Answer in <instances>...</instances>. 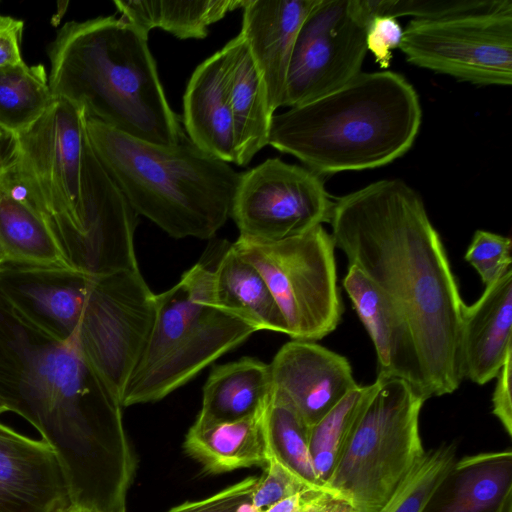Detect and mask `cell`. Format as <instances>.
Returning a JSON list of instances; mask_svg holds the SVG:
<instances>
[{
	"instance_id": "6da1fadb",
	"label": "cell",
	"mask_w": 512,
	"mask_h": 512,
	"mask_svg": "<svg viewBox=\"0 0 512 512\" xmlns=\"http://www.w3.org/2000/svg\"><path fill=\"white\" fill-rule=\"evenodd\" d=\"M0 400L54 450L70 503L126 511L137 463L122 405L72 337L47 338L0 306Z\"/></svg>"
},
{
	"instance_id": "7a4b0ae2",
	"label": "cell",
	"mask_w": 512,
	"mask_h": 512,
	"mask_svg": "<svg viewBox=\"0 0 512 512\" xmlns=\"http://www.w3.org/2000/svg\"><path fill=\"white\" fill-rule=\"evenodd\" d=\"M335 247L404 313L431 395L464 380L461 321L465 305L441 237L419 194L399 179L380 180L334 202Z\"/></svg>"
},
{
	"instance_id": "3957f363",
	"label": "cell",
	"mask_w": 512,
	"mask_h": 512,
	"mask_svg": "<svg viewBox=\"0 0 512 512\" xmlns=\"http://www.w3.org/2000/svg\"><path fill=\"white\" fill-rule=\"evenodd\" d=\"M48 56L52 96L77 104L86 118L161 146L186 136L160 83L148 34L123 17L66 22Z\"/></svg>"
},
{
	"instance_id": "277c9868",
	"label": "cell",
	"mask_w": 512,
	"mask_h": 512,
	"mask_svg": "<svg viewBox=\"0 0 512 512\" xmlns=\"http://www.w3.org/2000/svg\"><path fill=\"white\" fill-rule=\"evenodd\" d=\"M421 119L418 94L403 75L360 72L336 91L273 115L268 145L319 176L373 169L411 148Z\"/></svg>"
},
{
	"instance_id": "5b68a950",
	"label": "cell",
	"mask_w": 512,
	"mask_h": 512,
	"mask_svg": "<svg viewBox=\"0 0 512 512\" xmlns=\"http://www.w3.org/2000/svg\"><path fill=\"white\" fill-rule=\"evenodd\" d=\"M85 128L95 156L132 209L169 236L209 239L231 215L240 173L187 136L161 146L86 117Z\"/></svg>"
},
{
	"instance_id": "8992f818",
	"label": "cell",
	"mask_w": 512,
	"mask_h": 512,
	"mask_svg": "<svg viewBox=\"0 0 512 512\" xmlns=\"http://www.w3.org/2000/svg\"><path fill=\"white\" fill-rule=\"evenodd\" d=\"M155 300L154 322L122 407L163 399L256 332L216 305L213 271L202 263Z\"/></svg>"
},
{
	"instance_id": "52a82bcc",
	"label": "cell",
	"mask_w": 512,
	"mask_h": 512,
	"mask_svg": "<svg viewBox=\"0 0 512 512\" xmlns=\"http://www.w3.org/2000/svg\"><path fill=\"white\" fill-rule=\"evenodd\" d=\"M85 114L77 104L55 98L28 129L11 138L0 167L24 190L74 266L108 273L87 225L82 191Z\"/></svg>"
},
{
	"instance_id": "ba28073f",
	"label": "cell",
	"mask_w": 512,
	"mask_h": 512,
	"mask_svg": "<svg viewBox=\"0 0 512 512\" xmlns=\"http://www.w3.org/2000/svg\"><path fill=\"white\" fill-rule=\"evenodd\" d=\"M377 379L379 387L326 484L356 512H379L425 453L419 433L425 400L404 380Z\"/></svg>"
},
{
	"instance_id": "9c48e42d",
	"label": "cell",
	"mask_w": 512,
	"mask_h": 512,
	"mask_svg": "<svg viewBox=\"0 0 512 512\" xmlns=\"http://www.w3.org/2000/svg\"><path fill=\"white\" fill-rule=\"evenodd\" d=\"M234 249L263 276L293 340H320L338 326L343 305L335 244L319 225L270 242L240 237Z\"/></svg>"
},
{
	"instance_id": "30bf717a",
	"label": "cell",
	"mask_w": 512,
	"mask_h": 512,
	"mask_svg": "<svg viewBox=\"0 0 512 512\" xmlns=\"http://www.w3.org/2000/svg\"><path fill=\"white\" fill-rule=\"evenodd\" d=\"M155 308V294L139 269L87 276L85 301L72 338L119 400L147 343Z\"/></svg>"
},
{
	"instance_id": "8fae6325",
	"label": "cell",
	"mask_w": 512,
	"mask_h": 512,
	"mask_svg": "<svg viewBox=\"0 0 512 512\" xmlns=\"http://www.w3.org/2000/svg\"><path fill=\"white\" fill-rule=\"evenodd\" d=\"M399 48L418 67L477 85L509 86L512 2L441 19H413Z\"/></svg>"
},
{
	"instance_id": "7c38bea8",
	"label": "cell",
	"mask_w": 512,
	"mask_h": 512,
	"mask_svg": "<svg viewBox=\"0 0 512 512\" xmlns=\"http://www.w3.org/2000/svg\"><path fill=\"white\" fill-rule=\"evenodd\" d=\"M373 17L369 0H318L295 39L283 106L306 104L355 78L367 53Z\"/></svg>"
},
{
	"instance_id": "4fadbf2b",
	"label": "cell",
	"mask_w": 512,
	"mask_h": 512,
	"mask_svg": "<svg viewBox=\"0 0 512 512\" xmlns=\"http://www.w3.org/2000/svg\"><path fill=\"white\" fill-rule=\"evenodd\" d=\"M333 205L319 175L268 158L240 173L230 216L240 237L270 242L329 223Z\"/></svg>"
},
{
	"instance_id": "5bb4252c",
	"label": "cell",
	"mask_w": 512,
	"mask_h": 512,
	"mask_svg": "<svg viewBox=\"0 0 512 512\" xmlns=\"http://www.w3.org/2000/svg\"><path fill=\"white\" fill-rule=\"evenodd\" d=\"M273 391L312 427L357 388L345 356L316 342L291 340L269 364Z\"/></svg>"
},
{
	"instance_id": "9a60e30c",
	"label": "cell",
	"mask_w": 512,
	"mask_h": 512,
	"mask_svg": "<svg viewBox=\"0 0 512 512\" xmlns=\"http://www.w3.org/2000/svg\"><path fill=\"white\" fill-rule=\"evenodd\" d=\"M343 286L373 342L377 376L404 380L425 401L431 398L419 348L404 313L356 266L348 265Z\"/></svg>"
},
{
	"instance_id": "2e32d148",
	"label": "cell",
	"mask_w": 512,
	"mask_h": 512,
	"mask_svg": "<svg viewBox=\"0 0 512 512\" xmlns=\"http://www.w3.org/2000/svg\"><path fill=\"white\" fill-rule=\"evenodd\" d=\"M69 503L51 446L0 422V512H54Z\"/></svg>"
},
{
	"instance_id": "e0dca14e",
	"label": "cell",
	"mask_w": 512,
	"mask_h": 512,
	"mask_svg": "<svg viewBox=\"0 0 512 512\" xmlns=\"http://www.w3.org/2000/svg\"><path fill=\"white\" fill-rule=\"evenodd\" d=\"M318 0H244L240 35L274 113L283 107L288 67L299 28Z\"/></svg>"
},
{
	"instance_id": "ac0fdd59",
	"label": "cell",
	"mask_w": 512,
	"mask_h": 512,
	"mask_svg": "<svg viewBox=\"0 0 512 512\" xmlns=\"http://www.w3.org/2000/svg\"><path fill=\"white\" fill-rule=\"evenodd\" d=\"M512 270L485 287L472 305H464L461 357L464 378L483 385L496 378L512 351Z\"/></svg>"
},
{
	"instance_id": "d6986e66",
	"label": "cell",
	"mask_w": 512,
	"mask_h": 512,
	"mask_svg": "<svg viewBox=\"0 0 512 512\" xmlns=\"http://www.w3.org/2000/svg\"><path fill=\"white\" fill-rule=\"evenodd\" d=\"M183 123L189 140L204 152L235 163L236 148L224 48L193 72L183 99Z\"/></svg>"
},
{
	"instance_id": "ffe728a7",
	"label": "cell",
	"mask_w": 512,
	"mask_h": 512,
	"mask_svg": "<svg viewBox=\"0 0 512 512\" xmlns=\"http://www.w3.org/2000/svg\"><path fill=\"white\" fill-rule=\"evenodd\" d=\"M421 512H512V451L456 460Z\"/></svg>"
},
{
	"instance_id": "44dd1931",
	"label": "cell",
	"mask_w": 512,
	"mask_h": 512,
	"mask_svg": "<svg viewBox=\"0 0 512 512\" xmlns=\"http://www.w3.org/2000/svg\"><path fill=\"white\" fill-rule=\"evenodd\" d=\"M0 250L5 264L29 269L84 273L70 261L22 187L1 167Z\"/></svg>"
},
{
	"instance_id": "7402d4cb",
	"label": "cell",
	"mask_w": 512,
	"mask_h": 512,
	"mask_svg": "<svg viewBox=\"0 0 512 512\" xmlns=\"http://www.w3.org/2000/svg\"><path fill=\"white\" fill-rule=\"evenodd\" d=\"M223 48L228 59L235 164L245 166L268 145L274 113L269 107L264 84L241 35L230 40Z\"/></svg>"
},
{
	"instance_id": "603a6c76",
	"label": "cell",
	"mask_w": 512,
	"mask_h": 512,
	"mask_svg": "<svg viewBox=\"0 0 512 512\" xmlns=\"http://www.w3.org/2000/svg\"><path fill=\"white\" fill-rule=\"evenodd\" d=\"M263 412L226 422L196 419L186 434L184 450L210 474L254 466L264 468L268 462V451Z\"/></svg>"
},
{
	"instance_id": "cb8c5ba5",
	"label": "cell",
	"mask_w": 512,
	"mask_h": 512,
	"mask_svg": "<svg viewBox=\"0 0 512 512\" xmlns=\"http://www.w3.org/2000/svg\"><path fill=\"white\" fill-rule=\"evenodd\" d=\"M272 390L270 366L258 359L243 357L215 366L203 387L197 420L226 422L257 415Z\"/></svg>"
},
{
	"instance_id": "d4e9b609",
	"label": "cell",
	"mask_w": 512,
	"mask_h": 512,
	"mask_svg": "<svg viewBox=\"0 0 512 512\" xmlns=\"http://www.w3.org/2000/svg\"><path fill=\"white\" fill-rule=\"evenodd\" d=\"M212 271L218 307L256 331L286 334L284 320L263 276L232 244Z\"/></svg>"
},
{
	"instance_id": "484cf974",
	"label": "cell",
	"mask_w": 512,
	"mask_h": 512,
	"mask_svg": "<svg viewBox=\"0 0 512 512\" xmlns=\"http://www.w3.org/2000/svg\"><path fill=\"white\" fill-rule=\"evenodd\" d=\"M121 17L149 34L161 28L179 39H203L208 27L244 0H116Z\"/></svg>"
},
{
	"instance_id": "4316f807",
	"label": "cell",
	"mask_w": 512,
	"mask_h": 512,
	"mask_svg": "<svg viewBox=\"0 0 512 512\" xmlns=\"http://www.w3.org/2000/svg\"><path fill=\"white\" fill-rule=\"evenodd\" d=\"M54 97L42 64L0 68V132L10 139L34 124Z\"/></svg>"
},
{
	"instance_id": "83f0119b",
	"label": "cell",
	"mask_w": 512,
	"mask_h": 512,
	"mask_svg": "<svg viewBox=\"0 0 512 512\" xmlns=\"http://www.w3.org/2000/svg\"><path fill=\"white\" fill-rule=\"evenodd\" d=\"M378 387L377 378L369 385H359L310 428L309 452L316 477L322 485L327 486L361 414Z\"/></svg>"
},
{
	"instance_id": "f1b7e54d",
	"label": "cell",
	"mask_w": 512,
	"mask_h": 512,
	"mask_svg": "<svg viewBox=\"0 0 512 512\" xmlns=\"http://www.w3.org/2000/svg\"><path fill=\"white\" fill-rule=\"evenodd\" d=\"M310 426L281 395H272L263 412L268 458H273L307 482L322 485L309 452Z\"/></svg>"
},
{
	"instance_id": "f546056e",
	"label": "cell",
	"mask_w": 512,
	"mask_h": 512,
	"mask_svg": "<svg viewBox=\"0 0 512 512\" xmlns=\"http://www.w3.org/2000/svg\"><path fill=\"white\" fill-rule=\"evenodd\" d=\"M456 454L455 442L425 451L379 512H421L435 487L457 460Z\"/></svg>"
},
{
	"instance_id": "4dcf8cb0",
	"label": "cell",
	"mask_w": 512,
	"mask_h": 512,
	"mask_svg": "<svg viewBox=\"0 0 512 512\" xmlns=\"http://www.w3.org/2000/svg\"><path fill=\"white\" fill-rule=\"evenodd\" d=\"M501 0H369L374 16H412L416 20H434L490 10Z\"/></svg>"
},
{
	"instance_id": "1f68e13d",
	"label": "cell",
	"mask_w": 512,
	"mask_h": 512,
	"mask_svg": "<svg viewBox=\"0 0 512 512\" xmlns=\"http://www.w3.org/2000/svg\"><path fill=\"white\" fill-rule=\"evenodd\" d=\"M511 247L509 237L476 230L464 259L477 271L486 287L510 269Z\"/></svg>"
},
{
	"instance_id": "d6a6232c",
	"label": "cell",
	"mask_w": 512,
	"mask_h": 512,
	"mask_svg": "<svg viewBox=\"0 0 512 512\" xmlns=\"http://www.w3.org/2000/svg\"><path fill=\"white\" fill-rule=\"evenodd\" d=\"M329 488L311 484L273 458H268L264 473L253 488L251 504L255 512H263L275 503L310 489Z\"/></svg>"
},
{
	"instance_id": "836d02e7",
	"label": "cell",
	"mask_w": 512,
	"mask_h": 512,
	"mask_svg": "<svg viewBox=\"0 0 512 512\" xmlns=\"http://www.w3.org/2000/svg\"><path fill=\"white\" fill-rule=\"evenodd\" d=\"M257 479L255 476L247 477L212 496L182 503L167 512H255L251 496Z\"/></svg>"
},
{
	"instance_id": "e575fe53",
	"label": "cell",
	"mask_w": 512,
	"mask_h": 512,
	"mask_svg": "<svg viewBox=\"0 0 512 512\" xmlns=\"http://www.w3.org/2000/svg\"><path fill=\"white\" fill-rule=\"evenodd\" d=\"M404 30L396 18L377 15L372 18L366 33V47L381 68L389 67L392 52L399 48Z\"/></svg>"
},
{
	"instance_id": "d590c367",
	"label": "cell",
	"mask_w": 512,
	"mask_h": 512,
	"mask_svg": "<svg viewBox=\"0 0 512 512\" xmlns=\"http://www.w3.org/2000/svg\"><path fill=\"white\" fill-rule=\"evenodd\" d=\"M492 396V413L498 418L506 433L512 437V351L501 366Z\"/></svg>"
},
{
	"instance_id": "8d00e7d4",
	"label": "cell",
	"mask_w": 512,
	"mask_h": 512,
	"mask_svg": "<svg viewBox=\"0 0 512 512\" xmlns=\"http://www.w3.org/2000/svg\"><path fill=\"white\" fill-rule=\"evenodd\" d=\"M23 30V21L0 15V68L24 61L21 55Z\"/></svg>"
},
{
	"instance_id": "74e56055",
	"label": "cell",
	"mask_w": 512,
	"mask_h": 512,
	"mask_svg": "<svg viewBox=\"0 0 512 512\" xmlns=\"http://www.w3.org/2000/svg\"><path fill=\"white\" fill-rule=\"evenodd\" d=\"M294 512H356L350 502L332 489H316Z\"/></svg>"
},
{
	"instance_id": "f35d334b",
	"label": "cell",
	"mask_w": 512,
	"mask_h": 512,
	"mask_svg": "<svg viewBox=\"0 0 512 512\" xmlns=\"http://www.w3.org/2000/svg\"><path fill=\"white\" fill-rule=\"evenodd\" d=\"M54 512H104V511L95 510V509L83 507L80 505H76L73 503H69L67 505H64V506L58 508ZM124 512H126V511H124Z\"/></svg>"
},
{
	"instance_id": "ab89813d",
	"label": "cell",
	"mask_w": 512,
	"mask_h": 512,
	"mask_svg": "<svg viewBox=\"0 0 512 512\" xmlns=\"http://www.w3.org/2000/svg\"><path fill=\"white\" fill-rule=\"evenodd\" d=\"M11 139L0 132V164L4 161L10 148Z\"/></svg>"
},
{
	"instance_id": "60d3db41",
	"label": "cell",
	"mask_w": 512,
	"mask_h": 512,
	"mask_svg": "<svg viewBox=\"0 0 512 512\" xmlns=\"http://www.w3.org/2000/svg\"><path fill=\"white\" fill-rule=\"evenodd\" d=\"M5 412H9L8 411V408L5 406V404L0 400V415L5 413Z\"/></svg>"
},
{
	"instance_id": "b9f144b4",
	"label": "cell",
	"mask_w": 512,
	"mask_h": 512,
	"mask_svg": "<svg viewBox=\"0 0 512 512\" xmlns=\"http://www.w3.org/2000/svg\"><path fill=\"white\" fill-rule=\"evenodd\" d=\"M4 265H5V259L3 257V254L1 252V250H0V274L2 272V269H3Z\"/></svg>"
}]
</instances>
